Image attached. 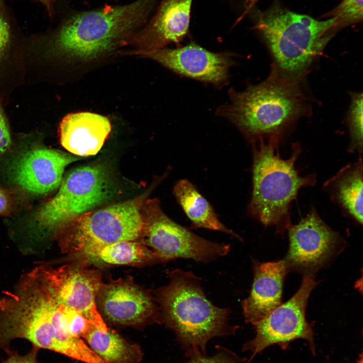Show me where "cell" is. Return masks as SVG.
Wrapping results in <instances>:
<instances>
[{"label":"cell","mask_w":363,"mask_h":363,"mask_svg":"<svg viewBox=\"0 0 363 363\" xmlns=\"http://www.w3.org/2000/svg\"><path fill=\"white\" fill-rule=\"evenodd\" d=\"M336 19L316 20L277 5L260 14L256 29L274 57V66L300 79L337 31Z\"/></svg>","instance_id":"5"},{"label":"cell","mask_w":363,"mask_h":363,"mask_svg":"<svg viewBox=\"0 0 363 363\" xmlns=\"http://www.w3.org/2000/svg\"><path fill=\"white\" fill-rule=\"evenodd\" d=\"M97 297L103 316L114 324L137 326L154 317L151 296L133 283L119 281L103 284Z\"/></svg>","instance_id":"15"},{"label":"cell","mask_w":363,"mask_h":363,"mask_svg":"<svg viewBox=\"0 0 363 363\" xmlns=\"http://www.w3.org/2000/svg\"><path fill=\"white\" fill-rule=\"evenodd\" d=\"M111 130L107 117L90 112L66 115L59 126L62 146L78 157L96 155L102 147Z\"/></svg>","instance_id":"17"},{"label":"cell","mask_w":363,"mask_h":363,"mask_svg":"<svg viewBox=\"0 0 363 363\" xmlns=\"http://www.w3.org/2000/svg\"><path fill=\"white\" fill-rule=\"evenodd\" d=\"M348 122L351 137V149L361 152L362 147V94L354 93L348 112Z\"/></svg>","instance_id":"23"},{"label":"cell","mask_w":363,"mask_h":363,"mask_svg":"<svg viewBox=\"0 0 363 363\" xmlns=\"http://www.w3.org/2000/svg\"><path fill=\"white\" fill-rule=\"evenodd\" d=\"M35 269L57 301L80 313L99 330H108L96 306L97 296L103 284L99 273L73 265L57 268L42 265Z\"/></svg>","instance_id":"10"},{"label":"cell","mask_w":363,"mask_h":363,"mask_svg":"<svg viewBox=\"0 0 363 363\" xmlns=\"http://www.w3.org/2000/svg\"><path fill=\"white\" fill-rule=\"evenodd\" d=\"M95 265H136L158 260L143 243L124 240L95 248L77 255Z\"/></svg>","instance_id":"20"},{"label":"cell","mask_w":363,"mask_h":363,"mask_svg":"<svg viewBox=\"0 0 363 363\" xmlns=\"http://www.w3.org/2000/svg\"><path fill=\"white\" fill-rule=\"evenodd\" d=\"M82 338L107 363H140L143 352L136 344L126 340L109 329L103 332L91 324Z\"/></svg>","instance_id":"19"},{"label":"cell","mask_w":363,"mask_h":363,"mask_svg":"<svg viewBox=\"0 0 363 363\" xmlns=\"http://www.w3.org/2000/svg\"><path fill=\"white\" fill-rule=\"evenodd\" d=\"M58 188L35 213V222L42 230L58 232L79 216L99 207L113 194L107 173L97 165L71 170L63 178Z\"/></svg>","instance_id":"7"},{"label":"cell","mask_w":363,"mask_h":363,"mask_svg":"<svg viewBox=\"0 0 363 363\" xmlns=\"http://www.w3.org/2000/svg\"><path fill=\"white\" fill-rule=\"evenodd\" d=\"M217 353L211 356L205 355L200 351L190 353V359L186 363H240L241 358L231 351L219 347Z\"/></svg>","instance_id":"25"},{"label":"cell","mask_w":363,"mask_h":363,"mask_svg":"<svg viewBox=\"0 0 363 363\" xmlns=\"http://www.w3.org/2000/svg\"><path fill=\"white\" fill-rule=\"evenodd\" d=\"M325 17L335 18L337 30L358 23L362 20V0H342Z\"/></svg>","instance_id":"24"},{"label":"cell","mask_w":363,"mask_h":363,"mask_svg":"<svg viewBox=\"0 0 363 363\" xmlns=\"http://www.w3.org/2000/svg\"><path fill=\"white\" fill-rule=\"evenodd\" d=\"M258 0H248V7L246 8V10L244 13L243 15L238 19L240 21L244 16V15L248 12V11L252 8V7L256 4Z\"/></svg>","instance_id":"30"},{"label":"cell","mask_w":363,"mask_h":363,"mask_svg":"<svg viewBox=\"0 0 363 363\" xmlns=\"http://www.w3.org/2000/svg\"><path fill=\"white\" fill-rule=\"evenodd\" d=\"M279 141L255 143L253 165V192L249 213L265 226H274L283 232L290 226L291 202L302 187L314 185L315 174L299 175L295 163L300 152L294 144L290 157L282 159Z\"/></svg>","instance_id":"4"},{"label":"cell","mask_w":363,"mask_h":363,"mask_svg":"<svg viewBox=\"0 0 363 363\" xmlns=\"http://www.w3.org/2000/svg\"><path fill=\"white\" fill-rule=\"evenodd\" d=\"M317 283L313 275H305L298 290L289 300L253 325L256 335L243 346L244 351L252 352L251 359L270 345L276 344L285 347L296 339L307 340L314 351L313 332L306 320V310Z\"/></svg>","instance_id":"9"},{"label":"cell","mask_w":363,"mask_h":363,"mask_svg":"<svg viewBox=\"0 0 363 363\" xmlns=\"http://www.w3.org/2000/svg\"><path fill=\"white\" fill-rule=\"evenodd\" d=\"M300 79L280 72L274 65L262 82L238 92L230 89V101L217 110L254 143L280 141L283 135L309 110Z\"/></svg>","instance_id":"2"},{"label":"cell","mask_w":363,"mask_h":363,"mask_svg":"<svg viewBox=\"0 0 363 363\" xmlns=\"http://www.w3.org/2000/svg\"><path fill=\"white\" fill-rule=\"evenodd\" d=\"M41 3L45 8L50 18H53L55 14L54 0H35Z\"/></svg>","instance_id":"29"},{"label":"cell","mask_w":363,"mask_h":363,"mask_svg":"<svg viewBox=\"0 0 363 363\" xmlns=\"http://www.w3.org/2000/svg\"><path fill=\"white\" fill-rule=\"evenodd\" d=\"M173 195L192 222V227L203 228L226 233L241 240L219 220L211 205L186 179L178 180L173 188Z\"/></svg>","instance_id":"18"},{"label":"cell","mask_w":363,"mask_h":363,"mask_svg":"<svg viewBox=\"0 0 363 363\" xmlns=\"http://www.w3.org/2000/svg\"><path fill=\"white\" fill-rule=\"evenodd\" d=\"M72 154L42 147L22 154L11 170L14 181L33 195H45L58 188L65 168L81 158Z\"/></svg>","instance_id":"13"},{"label":"cell","mask_w":363,"mask_h":363,"mask_svg":"<svg viewBox=\"0 0 363 363\" xmlns=\"http://www.w3.org/2000/svg\"><path fill=\"white\" fill-rule=\"evenodd\" d=\"M38 350V348L33 346L30 351L23 355L10 350L7 352L8 357L3 363H39L37 359Z\"/></svg>","instance_id":"27"},{"label":"cell","mask_w":363,"mask_h":363,"mask_svg":"<svg viewBox=\"0 0 363 363\" xmlns=\"http://www.w3.org/2000/svg\"><path fill=\"white\" fill-rule=\"evenodd\" d=\"M157 0H136L122 6H105L74 13L54 29L33 36L29 49L41 58L88 62L126 44L146 23Z\"/></svg>","instance_id":"1"},{"label":"cell","mask_w":363,"mask_h":363,"mask_svg":"<svg viewBox=\"0 0 363 363\" xmlns=\"http://www.w3.org/2000/svg\"><path fill=\"white\" fill-rule=\"evenodd\" d=\"M141 213L142 243L158 261L185 258L208 262L226 255L230 250L229 245L209 241L173 221L164 213L156 199H146Z\"/></svg>","instance_id":"8"},{"label":"cell","mask_w":363,"mask_h":363,"mask_svg":"<svg viewBox=\"0 0 363 363\" xmlns=\"http://www.w3.org/2000/svg\"><path fill=\"white\" fill-rule=\"evenodd\" d=\"M289 249L284 260L288 270L312 275L339 251L343 240L314 209L288 228Z\"/></svg>","instance_id":"11"},{"label":"cell","mask_w":363,"mask_h":363,"mask_svg":"<svg viewBox=\"0 0 363 363\" xmlns=\"http://www.w3.org/2000/svg\"><path fill=\"white\" fill-rule=\"evenodd\" d=\"M133 52L178 74L217 86L226 83L229 70L234 65L230 53L211 52L195 43L173 49Z\"/></svg>","instance_id":"12"},{"label":"cell","mask_w":363,"mask_h":363,"mask_svg":"<svg viewBox=\"0 0 363 363\" xmlns=\"http://www.w3.org/2000/svg\"><path fill=\"white\" fill-rule=\"evenodd\" d=\"M12 143L9 124L3 108L2 98L0 95V157L10 149Z\"/></svg>","instance_id":"26"},{"label":"cell","mask_w":363,"mask_h":363,"mask_svg":"<svg viewBox=\"0 0 363 363\" xmlns=\"http://www.w3.org/2000/svg\"><path fill=\"white\" fill-rule=\"evenodd\" d=\"M140 196L85 213L57 233L62 247L76 256L88 250L140 238L143 220Z\"/></svg>","instance_id":"6"},{"label":"cell","mask_w":363,"mask_h":363,"mask_svg":"<svg viewBox=\"0 0 363 363\" xmlns=\"http://www.w3.org/2000/svg\"><path fill=\"white\" fill-rule=\"evenodd\" d=\"M192 2L161 0L149 22L134 33L126 44L137 47L135 51L148 52L179 43L189 32Z\"/></svg>","instance_id":"14"},{"label":"cell","mask_w":363,"mask_h":363,"mask_svg":"<svg viewBox=\"0 0 363 363\" xmlns=\"http://www.w3.org/2000/svg\"><path fill=\"white\" fill-rule=\"evenodd\" d=\"M362 164L361 159L347 166L332 180L335 200L358 223H362Z\"/></svg>","instance_id":"21"},{"label":"cell","mask_w":363,"mask_h":363,"mask_svg":"<svg viewBox=\"0 0 363 363\" xmlns=\"http://www.w3.org/2000/svg\"><path fill=\"white\" fill-rule=\"evenodd\" d=\"M288 271L284 260L254 262L251 292L241 302L247 323L255 325L281 304L283 285Z\"/></svg>","instance_id":"16"},{"label":"cell","mask_w":363,"mask_h":363,"mask_svg":"<svg viewBox=\"0 0 363 363\" xmlns=\"http://www.w3.org/2000/svg\"><path fill=\"white\" fill-rule=\"evenodd\" d=\"M13 199L11 193L0 187V215L9 214L13 207Z\"/></svg>","instance_id":"28"},{"label":"cell","mask_w":363,"mask_h":363,"mask_svg":"<svg viewBox=\"0 0 363 363\" xmlns=\"http://www.w3.org/2000/svg\"><path fill=\"white\" fill-rule=\"evenodd\" d=\"M169 277V283L155 292L160 320L173 331L188 355L205 353L210 339L234 333L237 327L228 324L229 310L217 307L206 298L199 278L179 269L170 272Z\"/></svg>","instance_id":"3"},{"label":"cell","mask_w":363,"mask_h":363,"mask_svg":"<svg viewBox=\"0 0 363 363\" xmlns=\"http://www.w3.org/2000/svg\"><path fill=\"white\" fill-rule=\"evenodd\" d=\"M26 41L21 36L6 0H0V77L10 66L18 47L26 46Z\"/></svg>","instance_id":"22"}]
</instances>
